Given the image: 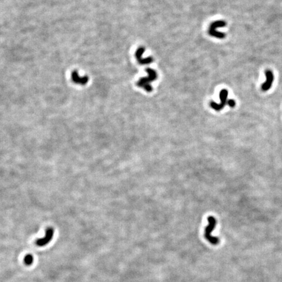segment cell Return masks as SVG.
Wrapping results in <instances>:
<instances>
[{
	"label": "cell",
	"mask_w": 282,
	"mask_h": 282,
	"mask_svg": "<svg viewBox=\"0 0 282 282\" xmlns=\"http://www.w3.org/2000/svg\"><path fill=\"white\" fill-rule=\"evenodd\" d=\"M146 71L148 73V76L147 77L141 78L137 83V85L138 87L144 88L146 92H151L153 89L152 86L150 84V82H152L157 79V74L155 71L151 68H147Z\"/></svg>",
	"instance_id": "6da1fadb"
},
{
	"label": "cell",
	"mask_w": 282,
	"mask_h": 282,
	"mask_svg": "<svg viewBox=\"0 0 282 282\" xmlns=\"http://www.w3.org/2000/svg\"><path fill=\"white\" fill-rule=\"evenodd\" d=\"M208 221H209V225L207 226L205 230L204 236L205 238L207 239L209 242H210L212 244L216 245L219 243L220 240L218 238L212 236L211 235L212 232L215 229V225H216V220L212 216L208 218Z\"/></svg>",
	"instance_id": "7a4b0ae2"
},
{
	"label": "cell",
	"mask_w": 282,
	"mask_h": 282,
	"mask_svg": "<svg viewBox=\"0 0 282 282\" xmlns=\"http://www.w3.org/2000/svg\"><path fill=\"white\" fill-rule=\"evenodd\" d=\"M226 26V22L223 20H217L214 22H213L210 27V29L209 30V34L211 36L215 37L218 39H223L225 37V34L223 33L219 32L216 30L218 28H223Z\"/></svg>",
	"instance_id": "3957f363"
},
{
	"label": "cell",
	"mask_w": 282,
	"mask_h": 282,
	"mask_svg": "<svg viewBox=\"0 0 282 282\" xmlns=\"http://www.w3.org/2000/svg\"><path fill=\"white\" fill-rule=\"evenodd\" d=\"M227 97H228V91L225 89H222L220 93V98L221 100V103H216L214 102H211L210 105L212 109L217 111H221L223 108L227 104Z\"/></svg>",
	"instance_id": "277c9868"
},
{
	"label": "cell",
	"mask_w": 282,
	"mask_h": 282,
	"mask_svg": "<svg viewBox=\"0 0 282 282\" xmlns=\"http://www.w3.org/2000/svg\"><path fill=\"white\" fill-rule=\"evenodd\" d=\"M54 233V230L53 228H52V227L47 228L46 230V232H45V236L43 238H41L37 240L36 245H37L39 247H42V246H45V245L48 244L53 238Z\"/></svg>",
	"instance_id": "5b68a950"
},
{
	"label": "cell",
	"mask_w": 282,
	"mask_h": 282,
	"mask_svg": "<svg viewBox=\"0 0 282 282\" xmlns=\"http://www.w3.org/2000/svg\"><path fill=\"white\" fill-rule=\"evenodd\" d=\"M145 49L144 47H139L135 52V57L138 61V62L140 65H146L150 64L153 62L154 59L152 57H148L146 58H143V55Z\"/></svg>",
	"instance_id": "8992f818"
},
{
	"label": "cell",
	"mask_w": 282,
	"mask_h": 282,
	"mask_svg": "<svg viewBox=\"0 0 282 282\" xmlns=\"http://www.w3.org/2000/svg\"><path fill=\"white\" fill-rule=\"evenodd\" d=\"M265 77H266V81H265L261 86V89L263 92H267V91L269 90L270 88L272 87V83L274 82V74L272 71L270 70H267L265 71Z\"/></svg>",
	"instance_id": "52a82bcc"
},
{
	"label": "cell",
	"mask_w": 282,
	"mask_h": 282,
	"mask_svg": "<svg viewBox=\"0 0 282 282\" xmlns=\"http://www.w3.org/2000/svg\"><path fill=\"white\" fill-rule=\"evenodd\" d=\"M71 79L74 83H77V84L80 85H85L88 81V78L87 77H81L76 71L72 73Z\"/></svg>",
	"instance_id": "ba28073f"
},
{
	"label": "cell",
	"mask_w": 282,
	"mask_h": 282,
	"mask_svg": "<svg viewBox=\"0 0 282 282\" xmlns=\"http://www.w3.org/2000/svg\"><path fill=\"white\" fill-rule=\"evenodd\" d=\"M24 263L26 264L28 266H30V265L32 264L33 263H34V257H33L32 255L28 254L25 256L24 259Z\"/></svg>",
	"instance_id": "9c48e42d"
},
{
	"label": "cell",
	"mask_w": 282,
	"mask_h": 282,
	"mask_svg": "<svg viewBox=\"0 0 282 282\" xmlns=\"http://www.w3.org/2000/svg\"><path fill=\"white\" fill-rule=\"evenodd\" d=\"M230 107H235L236 105V102L234 100V99H229V100L227 101V104Z\"/></svg>",
	"instance_id": "30bf717a"
}]
</instances>
